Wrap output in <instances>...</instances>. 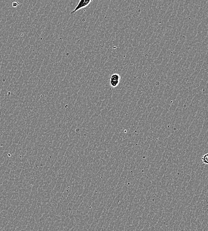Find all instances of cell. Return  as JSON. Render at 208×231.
Here are the masks:
<instances>
[{"instance_id":"cell-1","label":"cell","mask_w":208,"mask_h":231,"mask_svg":"<svg viewBox=\"0 0 208 231\" xmlns=\"http://www.w3.org/2000/svg\"><path fill=\"white\" fill-rule=\"evenodd\" d=\"M92 2V0H81L80 1L79 3L77 5L75 8L74 10L72 11L71 13V14L74 13L79 9L84 8V7H86L87 5H89L90 3Z\"/></svg>"},{"instance_id":"cell-2","label":"cell","mask_w":208,"mask_h":231,"mask_svg":"<svg viewBox=\"0 0 208 231\" xmlns=\"http://www.w3.org/2000/svg\"><path fill=\"white\" fill-rule=\"evenodd\" d=\"M120 76L117 73L112 75L110 78V84L112 87H116L118 86L120 82Z\"/></svg>"},{"instance_id":"cell-3","label":"cell","mask_w":208,"mask_h":231,"mask_svg":"<svg viewBox=\"0 0 208 231\" xmlns=\"http://www.w3.org/2000/svg\"><path fill=\"white\" fill-rule=\"evenodd\" d=\"M201 160H202V162L204 163L205 164H208V153L206 154L203 155L202 157H201Z\"/></svg>"},{"instance_id":"cell-4","label":"cell","mask_w":208,"mask_h":231,"mask_svg":"<svg viewBox=\"0 0 208 231\" xmlns=\"http://www.w3.org/2000/svg\"><path fill=\"white\" fill-rule=\"evenodd\" d=\"M19 3H17V2H13V3H12L13 7H17V6H18V5H19Z\"/></svg>"}]
</instances>
